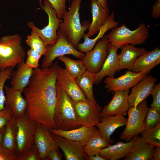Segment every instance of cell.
<instances>
[{
    "instance_id": "cell-1",
    "label": "cell",
    "mask_w": 160,
    "mask_h": 160,
    "mask_svg": "<svg viewBox=\"0 0 160 160\" xmlns=\"http://www.w3.org/2000/svg\"><path fill=\"white\" fill-rule=\"evenodd\" d=\"M57 61L49 68L33 69L24 92L27 102L25 114L31 120L49 129L55 128L54 114L57 102Z\"/></svg>"
},
{
    "instance_id": "cell-2",
    "label": "cell",
    "mask_w": 160,
    "mask_h": 160,
    "mask_svg": "<svg viewBox=\"0 0 160 160\" xmlns=\"http://www.w3.org/2000/svg\"><path fill=\"white\" fill-rule=\"evenodd\" d=\"M57 102L54 114L55 129L68 131L81 127L77 118L73 101L56 81Z\"/></svg>"
},
{
    "instance_id": "cell-3",
    "label": "cell",
    "mask_w": 160,
    "mask_h": 160,
    "mask_svg": "<svg viewBox=\"0 0 160 160\" xmlns=\"http://www.w3.org/2000/svg\"><path fill=\"white\" fill-rule=\"evenodd\" d=\"M81 1L72 0L69 11H66L62 15L61 18L63 20L60 25V30L76 49L90 23L89 21H86L82 25L81 24L79 10Z\"/></svg>"
},
{
    "instance_id": "cell-4",
    "label": "cell",
    "mask_w": 160,
    "mask_h": 160,
    "mask_svg": "<svg viewBox=\"0 0 160 160\" xmlns=\"http://www.w3.org/2000/svg\"><path fill=\"white\" fill-rule=\"evenodd\" d=\"M22 38L18 34L0 38V70L13 69L25 58V52L21 45Z\"/></svg>"
},
{
    "instance_id": "cell-5",
    "label": "cell",
    "mask_w": 160,
    "mask_h": 160,
    "mask_svg": "<svg viewBox=\"0 0 160 160\" xmlns=\"http://www.w3.org/2000/svg\"><path fill=\"white\" fill-rule=\"evenodd\" d=\"M107 38L111 45L118 49L128 44L134 45L144 43L148 39L149 31L145 24L142 23L137 28L132 30L124 24L111 29Z\"/></svg>"
},
{
    "instance_id": "cell-6",
    "label": "cell",
    "mask_w": 160,
    "mask_h": 160,
    "mask_svg": "<svg viewBox=\"0 0 160 160\" xmlns=\"http://www.w3.org/2000/svg\"><path fill=\"white\" fill-rule=\"evenodd\" d=\"M43 3L40 5L48 15V25L40 29L35 26L33 22L31 21L27 23V25L35 31L48 46L53 45L57 41L58 38L57 31L59 30L60 24L63 20L57 17L55 10L47 0H44Z\"/></svg>"
},
{
    "instance_id": "cell-7",
    "label": "cell",
    "mask_w": 160,
    "mask_h": 160,
    "mask_svg": "<svg viewBox=\"0 0 160 160\" xmlns=\"http://www.w3.org/2000/svg\"><path fill=\"white\" fill-rule=\"evenodd\" d=\"M148 108L146 99L136 106L129 108L126 127L120 135V139L128 142L145 130L143 122Z\"/></svg>"
},
{
    "instance_id": "cell-8",
    "label": "cell",
    "mask_w": 160,
    "mask_h": 160,
    "mask_svg": "<svg viewBox=\"0 0 160 160\" xmlns=\"http://www.w3.org/2000/svg\"><path fill=\"white\" fill-rule=\"evenodd\" d=\"M57 34L58 38L56 42L53 45L47 47L41 63L42 68L51 67L54 60L60 56L71 55L82 60L85 55V53L80 52L72 45L60 29L57 32Z\"/></svg>"
},
{
    "instance_id": "cell-9",
    "label": "cell",
    "mask_w": 160,
    "mask_h": 160,
    "mask_svg": "<svg viewBox=\"0 0 160 160\" xmlns=\"http://www.w3.org/2000/svg\"><path fill=\"white\" fill-rule=\"evenodd\" d=\"M111 46L107 35H105L97 41L93 49L85 53L81 60L85 63L87 70L95 74L98 73L103 66Z\"/></svg>"
},
{
    "instance_id": "cell-10",
    "label": "cell",
    "mask_w": 160,
    "mask_h": 160,
    "mask_svg": "<svg viewBox=\"0 0 160 160\" xmlns=\"http://www.w3.org/2000/svg\"><path fill=\"white\" fill-rule=\"evenodd\" d=\"M76 114L80 124L87 127L96 126L100 121L102 107L87 99L73 101Z\"/></svg>"
},
{
    "instance_id": "cell-11",
    "label": "cell",
    "mask_w": 160,
    "mask_h": 160,
    "mask_svg": "<svg viewBox=\"0 0 160 160\" xmlns=\"http://www.w3.org/2000/svg\"><path fill=\"white\" fill-rule=\"evenodd\" d=\"M17 127L16 155L30 149L34 144V135L36 123L30 119L25 114L16 118Z\"/></svg>"
},
{
    "instance_id": "cell-12",
    "label": "cell",
    "mask_w": 160,
    "mask_h": 160,
    "mask_svg": "<svg viewBox=\"0 0 160 160\" xmlns=\"http://www.w3.org/2000/svg\"><path fill=\"white\" fill-rule=\"evenodd\" d=\"M148 75L128 71L117 78L107 76L104 81L107 92L129 90Z\"/></svg>"
},
{
    "instance_id": "cell-13",
    "label": "cell",
    "mask_w": 160,
    "mask_h": 160,
    "mask_svg": "<svg viewBox=\"0 0 160 160\" xmlns=\"http://www.w3.org/2000/svg\"><path fill=\"white\" fill-rule=\"evenodd\" d=\"M34 143L38 150L40 160H44L51 150H59L49 129L39 123H36L34 135Z\"/></svg>"
},
{
    "instance_id": "cell-14",
    "label": "cell",
    "mask_w": 160,
    "mask_h": 160,
    "mask_svg": "<svg viewBox=\"0 0 160 160\" xmlns=\"http://www.w3.org/2000/svg\"><path fill=\"white\" fill-rule=\"evenodd\" d=\"M129 90L114 92L110 102L103 108L101 117L108 116H125L129 107L128 96Z\"/></svg>"
},
{
    "instance_id": "cell-15",
    "label": "cell",
    "mask_w": 160,
    "mask_h": 160,
    "mask_svg": "<svg viewBox=\"0 0 160 160\" xmlns=\"http://www.w3.org/2000/svg\"><path fill=\"white\" fill-rule=\"evenodd\" d=\"M52 134L58 147L63 151L65 160H87L88 156L81 143Z\"/></svg>"
},
{
    "instance_id": "cell-16",
    "label": "cell",
    "mask_w": 160,
    "mask_h": 160,
    "mask_svg": "<svg viewBox=\"0 0 160 160\" xmlns=\"http://www.w3.org/2000/svg\"><path fill=\"white\" fill-rule=\"evenodd\" d=\"M57 81L74 101L85 100L86 96L78 86L76 78L72 76L65 69L58 67Z\"/></svg>"
},
{
    "instance_id": "cell-17",
    "label": "cell",
    "mask_w": 160,
    "mask_h": 160,
    "mask_svg": "<svg viewBox=\"0 0 160 160\" xmlns=\"http://www.w3.org/2000/svg\"><path fill=\"white\" fill-rule=\"evenodd\" d=\"M157 81L152 75H147L132 88L128 96L129 107H136L150 95Z\"/></svg>"
},
{
    "instance_id": "cell-18",
    "label": "cell",
    "mask_w": 160,
    "mask_h": 160,
    "mask_svg": "<svg viewBox=\"0 0 160 160\" xmlns=\"http://www.w3.org/2000/svg\"><path fill=\"white\" fill-rule=\"evenodd\" d=\"M6 99L4 105L9 107L16 118L21 117L25 114L27 102L20 91L14 89L12 87L4 85Z\"/></svg>"
},
{
    "instance_id": "cell-19",
    "label": "cell",
    "mask_w": 160,
    "mask_h": 160,
    "mask_svg": "<svg viewBox=\"0 0 160 160\" xmlns=\"http://www.w3.org/2000/svg\"><path fill=\"white\" fill-rule=\"evenodd\" d=\"M160 63V49L158 47L152 50L147 51L136 59L132 71L148 75Z\"/></svg>"
},
{
    "instance_id": "cell-20",
    "label": "cell",
    "mask_w": 160,
    "mask_h": 160,
    "mask_svg": "<svg viewBox=\"0 0 160 160\" xmlns=\"http://www.w3.org/2000/svg\"><path fill=\"white\" fill-rule=\"evenodd\" d=\"M127 121L124 116H108L101 117L96 126L102 136L111 143L115 141L110 138L111 136L117 129L125 126Z\"/></svg>"
},
{
    "instance_id": "cell-21",
    "label": "cell",
    "mask_w": 160,
    "mask_h": 160,
    "mask_svg": "<svg viewBox=\"0 0 160 160\" xmlns=\"http://www.w3.org/2000/svg\"><path fill=\"white\" fill-rule=\"evenodd\" d=\"M91 9L92 16V22L88 28L87 35L89 37L98 33L109 16V10L104 7L97 0H91Z\"/></svg>"
},
{
    "instance_id": "cell-22",
    "label": "cell",
    "mask_w": 160,
    "mask_h": 160,
    "mask_svg": "<svg viewBox=\"0 0 160 160\" xmlns=\"http://www.w3.org/2000/svg\"><path fill=\"white\" fill-rule=\"evenodd\" d=\"M97 129L95 126L87 127L82 125L79 128L68 131L55 128L49 129V130L52 134L79 142L84 146Z\"/></svg>"
},
{
    "instance_id": "cell-23",
    "label": "cell",
    "mask_w": 160,
    "mask_h": 160,
    "mask_svg": "<svg viewBox=\"0 0 160 160\" xmlns=\"http://www.w3.org/2000/svg\"><path fill=\"white\" fill-rule=\"evenodd\" d=\"M137 136H135L128 142L119 141L102 148L100 153V156L106 160H119L126 157L132 149Z\"/></svg>"
},
{
    "instance_id": "cell-24",
    "label": "cell",
    "mask_w": 160,
    "mask_h": 160,
    "mask_svg": "<svg viewBox=\"0 0 160 160\" xmlns=\"http://www.w3.org/2000/svg\"><path fill=\"white\" fill-rule=\"evenodd\" d=\"M118 49L111 45L109 53L99 72L95 74L94 84H100L106 76L114 78L119 65Z\"/></svg>"
},
{
    "instance_id": "cell-25",
    "label": "cell",
    "mask_w": 160,
    "mask_h": 160,
    "mask_svg": "<svg viewBox=\"0 0 160 160\" xmlns=\"http://www.w3.org/2000/svg\"><path fill=\"white\" fill-rule=\"evenodd\" d=\"M118 24V22L114 20V11H113L100 29L97 35L94 39H90L86 33L84 34L82 38L84 39V42L83 43H79L77 49L80 52L84 53L91 50L97 41L102 38L108 30L117 27Z\"/></svg>"
},
{
    "instance_id": "cell-26",
    "label": "cell",
    "mask_w": 160,
    "mask_h": 160,
    "mask_svg": "<svg viewBox=\"0 0 160 160\" xmlns=\"http://www.w3.org/2000/svg\"><path fill=\"white\" fill-rule=\"evenodd\" d=\"M17 130L16 117L13 116L3 132L2 140L0 145L6 152L16 156L17 152Z\"/></svg>"
},
{
    "instance_id": "cell-27",
    "label": "cell",
    "mask_w": 160,
    "mask_h": 160,
    "mask_svg": "<svg viewBox=\"0 0 160 160\" xmlns=\"http://www.w3.org/2000/svg\"><path fill=\"white\" fill-rule=\"evenodd\" d=\"M121 49L117 72L124 69L132 71L137 58L147 51L145 48L136 47L132 44L125 45Z\"/></svg>"
},
{
    "instance_id": "cell-28",
    "label": "cell",
    "mask_w": 160,
    "mask_h": 160,
    "mask_svg": "<svg viewBox=\"0 0 160 160\" xmlns=\"http://www.w3.org/2000/svg\"><path fill=\"white\" fill-rule=\"evenodd\" d=\"M155 147L148 143L141 136H137L133 147L124 160H152Z\"/></svg>"
},
{
    "instance_id": "cell-29",
    "label": "cell",
    "mask_w": 160,
    "mask_h": 160,
    "mask_svg": "<svg viewBox=\"0 0 160 160\" xmlns=\"http://www.w3.org/2000/svg\"><path fill=\"white\" fill-rule=\"evenodd\" d=\"M24 60L25 58L17 64V70L12 71L10 82L14 89L22 92L28 84L33 72V69L26 66Z\"/></svg>"
},
{
    "instance_id": "cell-30",
    "label": "cell",
    "mask_w": 160,
    "mask_h": 160,
    "mask_svg": "<svg viewBox=\"0 0 160 160\" xmlns=\"http://www.w3.org/2000/svg\"><path fill=\"white\" fill-rule=\"evenodd\" d=\"M110 145V143L102 136L99 130L97 129L93 135L84 146V150L88 156L100 155L102 148Z\"/></svg>"
},
{
    "instance_id": "cell-31",
    "label": "cell",
    "mask_w": 160,
    "mask_h": 160,
    "mask_svg": "<svg viewBox=\"0 0 160 160\" xmlns=\"http://www.w3.org/2000/svg\"><path fill=\"white\" fill-rule=\"evenodd\" d=\"M95 77V74L86 70L83 74L76 78V82L87 99L90 101L96 102L93 91Z\"/></svg>"
},
{
    "instance_id": "cell-32",
    "label": "cell",
    "mask_w": 160,
    "mask_h": 160,
    "mask_svg": "<svg viewBox=\"0 0 160 160\" xmlns=\"http://www.w3.org/2000/svg\"><path fill=\"white\" fill-rule=\"evenodd\" d=\"M58 59L64 64L65 69L73 77L77 78L87 70L85 63L82 60H74L64 55Z\"/></svg>"
},
{
    "instance_id": "cell-33",
    "label": "cell",
    "mask_w": 160,
    "mask_h": 160,
    "mask_svg": "<svg viewBox=\"0 0 160 160\" xmlns=\"http://www.w3.org/2000/svg\"><path fill=\"white\" fill-rule=\"evenodd\" d=\"M26 43L31 49L42 55L44 56L46 54L48 46L35 31L32 30L31 34L27 37Z\"/></svg>"
},
{
    "instance_id": "cell-34",
    "label": "cell",
    "mask_w": 160,
    "mask_h": 160,
    "mask_svg": "<svg viewBox=\"0 0 160 160\" xmlns=\"http://www.w3.org/2000/svg\"><path fill=\"white\" fill-rule=\"evenodd\" d=\"M140 134L149 144L160 147V124L153 128L145 129Z\"/></svg>"
},
{
    "instance_id": "cell-35",
    "label": "cell",
    "mask_w": 160,
    "mask_h": 160,
    "mask_svg": "<svg viewBox=\"0 0 160 160\" xmlns=\"http://www.w3.org/2000/svg\"><path fill=\"white\" fill-rule=\"evenodd\" d=\"M160 112L153 107L148 108L143 122L145 129L153 128L160 124Z\"/></svg>"
},
{
    "instance_id": "cell-36",
    "label": "cell",
    "mask_w": 160,
    "mask_h": 160,
    "mask_svg": "<svg viewBox=\"0 0 160 160\" xmlns=\"http://www.w3.org/2000/svg\"><path fill=\"white\" fill-rule=\"evenodd\" d=\"M13 69L11 67H8L6 69L0 70V110L4 107L6 99L4 89L6 81L11 79Z\"/></svg>"
},
{
    "instance_id": "cell-37",
    "label": "cell",
    "mask_w": 160,
    "mask_h": 160,
    "mask_svg": "<svg viewBox=\"0 0 160 160\" xmlns=\"http://www.w3.org/2000/svg\"><path fill=\"white\" fill-rule=\"evenodd\" d=\"M42 55L34 50L30 49L27 52V58L25 65L28 68L35 69L39 66V60Z\"/></svg>"
},
{
    "instance_id": "cell-38",
    "label": "cell",
    "mask_w": 160,
    "mask_h": 160,
    "mask_svg": "<svg viewBox=\"0 0 160 160\" xmlns=\"http://www.w3.org/2000/svg\"><path fill=\"white\" fill-rule=\"evenodd\" d=\"M16 160H40L38 150L34 144L26 152L16 156Z\"/></svg>"
},
{
    "instance_id": "cell-39",
    "label": "cell",
    "mask_w": 160,
    "mask_h": 160,
    "mask_svg": "<svg viewBox=\"0 0 160 160\" xmlns=\"http://www.w3.org/2000/svg\"><path fill=\"white\" fill-rule=\"evenodd\" d=\"M13 116L11 109L7 106L0 110V132H3L6 126Z\"/></svg>"
},
{
    "instance_id": "cell-40",
    "label": "cell",
    "mask_w": 160,
    "mask_h": 160,
    "mask_svg": "<svg viewBox=\"0 0 160 160\" xmlns=\"http://www.w3.org/2000/svg\"><path fill=\"white\" fill-rule=\"evenodd\" d=\"M55 10L57 16L61 19L63 14L66 11V2L67 0H47ZM41 4L42 0H38Z\"/></svg>"
},
{
    "instance_id": "cell-41",
    "label": "cell",
    "mask_w": 160,
    "mask_h": 160,
    "mask_svg": "<svg viewBox=\"0 0 160 160\" xmlns=\"http://www.w3.org/2000/svg\"><path fill=\"white\" fill-rule=\"evenodd\" d=\"M150 95L152 96L151 107L160 111V83L155 84L151 92Z\"/></svg>"
},
{
    "instance_id": "cell-42",
    "label": "cell",
    "mask_w": 160,
    "mask_h": 160,
    "mask_svg": "<svg viewBox=\"0 0 160 160\" xmlns=\"http://www.w3.org/2000/svg\"><path fill=\"white\" fill-rule=\"evenodd\" d=\"M62 156L59 150L53 149L49 152L45 160H61Z\"/></svg>"
},
{
    "instance_id": "cell-43",
    "label": "cell",
    "mask_w": 160,
    "mask_h": 160,
    "mask_svg": "<svg viewBox=\"0 0 160 160\" xmlns=\"http://www.w3.org/2000/svg\"><path fill=\"white\" fill-rule=\"evenodd\" d=\"M152 17L156 19L160 17V0H157L154 4L151 10Z\"/></svg>"
},
{
    "instance_id": "cell-44",
    "label": "cell",
    "mask_w": 160,
    "mask_h": 160,
    "mask_svg": "<svg viewBox=\"0 0 160 160\" xmlns=\"http://www.w3.org/2000/svg\"><path fill=\"white\" fill-rule=\"evenodd\" d=\"M0 160H16V156L7 153L0 145Z\"/></svg>"
},
{
    "instance_id": "cell-45",
    "label": "cell",
    "mask_w": 160,
    "mask_h": 160,
    "mask_svg": "<svg viewBox=\"0 0 160 160\" xmlns=\"http://www.w3.org/2000/svg\"><path fill=\"white\" fill-rule=\"evenodd\" d=\"M152 153V160H160V147H155Z\"/></svg>"
},
{
    "instance_id": "cell-46",
    "label": "cell",
    "mask_w": 160,
    "mask_h": 160,
    "mask_svg": "<svg viewBox=\"0 0 160 160\" xmlns=\"http://www.w3.org/2000/svg\"><path fill=\"white\" fill-rule=\"evenodd\" d=\"M87 160H106L100 155L88 156Z\"/></svg>"
},
{
    "instance_id": "cell-47",
    "label": "cell",
    "mask_w": 160,
    "mask_h": 160,
    "mask_svg": "<svg viewBox=\"0 0 160 160\" xmlns=\"http://www.w3.org/2000/svg\"><path fill=\"white\" fill-rule=\"evenodd\" d=\"M100 4L104 7H108L107 0H97Z\"/></svg>"
},
{
    "instance_id": "cell-48",
    "label": "cell",
    "mask_w": 160,
    "mask_h": 160,
    "mask_svg": "<svg viewBox=\"0 0 160 160\" xmlns=\"http://www.w3.org/2000/svg\"><path fill=\"white\" fill-rule=\"evenodd\" d=\"M3 136V132H0V145L1 144Z\"/></svg>"
},
{
    "instance_id": "cell-49",
    "label": "cell",
    "mask_w": 160,
    "mask_h": 160,
    "mask_svg": "<svg viewBox=\"0 0 160 160\" xmlns=\"http://www.w3.org/2000/svg\"><path fill=\"white\" fill-rule=\"evenodd\" d=\"M68 1L69 2V4H70L71 2V0H68Z\"/></svg>"
},
{
    "instance_id": "cell-50",
    "label": "cell",
    "mask_w": 160,
    "mask_h": 160,
    "mask_svg": "<svg viewBox=\"0 0 160 160\" xmlns=\"http://www.w3.org/2000/svg\"><path fill=\"white\" fill-rule=\"evenodd\" d=\"M1 27V24L0 23V28Z\"/></svg>"
}]
</instances>
